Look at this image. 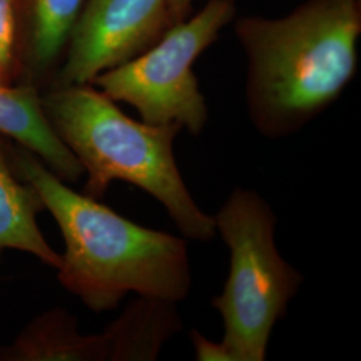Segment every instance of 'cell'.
<instances>
[{
  "label": "cell",
  "mask_w": 361,
  "mask_h": 361,
  "mask_svg": "<svg viewBox=\"0 0 361 361\" xmlns=\"http://www.w3.org/2000/svg\"><path fill=\"white\" fill-rule=\"evenodd\" d=\"M16 174L35 188L63 237L59 284L82 304L104 313L134 293L178 304L192 289L185 237L142 226L73 190L38 157L10 145Z\"/></svg>",
  "instance_id": "1"
},
{
  "label": "cell",
  "mask_w": 361,
  "mask_h": 361,
  "mask_svg": "<svg viewBox=\"0 0 361 361\" xmlns=\"http://www.w3.org/2000/svg\"><path fill=\"white\" fill-rule=\"evenodd\" d=\"M233 28L245 55L247 114L265 138L301 131L356 77L360 0H305L280 18H234Z\"/></svg>",
  "instance_id": "2"
},
{
  "label": "cell",
  "mask_w": 361,
  "mask_h": 361,
  "mask_svg": "<svg viewBox=\"0 0 361 361\" xmlns=\"http://www.w3.org/2000/svg\"><path fill=\"white\" fill-rule=\"evenodd\" d=\"M42 104L83 169V194L101 200L113 182L122 180L157 200L186 240L216 237L214 217L195 202L176 159L180 126L135 121L92 85L54 86Z\"/></svg>",
  "instance_id": "3"
},
{
  "label": "cell",
  "mask_w": 361,
  "mask_h": 361,
  "mask_svg": "<svg viewBox=\"0 0 361 361\" xmlns=\"http://www.w3.org/2000/svg\"><path fill=\"white\" fill-rule=\"evenodd\" d=\"M213 217L231 253L226 281L212 298L224 324L221 343L233 361H264L304 276L279 252L277 214L256 190L235 188Z\"/></svg>",
  "instance_id": "4"
},
{
  "label": "cell",
  "mask_w": 361,
  "mask_h": 361,
  "mask_svg": "<svg viewBox=\"0 0 361 361\" xmlns=\"http://www.w3.org/2000/svg\"><path fill=\"white\" fill-rule=\"evenodd\" d=\"M234 18L235 0H209L150 49L104 71L91 85L116 104L134 107L146 123L177 125L198 137L209 122V107L194 63Z\"/></svg>",
  "instance_id": "5"
},
{
  "label": "cell",
  "mask_w": 361,
  "mask_h": 361,
  "mask_svg": "<svg viewBox=\"0 0 361 361\" xmlns=\"http://www.w3.org/2000/svg\"><path fill=\"white\" fill-rule=\"evenodd\" d=\"M176 23L169 0H86L54 86L91 85L150 49Z\"/></svg>",
  "instance_id": "6"
},
{
  "label": "cell",
  "mask_w": 361,
  "mask_h": 361,
  "mask_svg": "<svg viewBox=\"0 0 361 361\" xmlns=\"http://www.w3.org/2000/svg\"><path fill=\"white\" fill-rule=\"evenodd\" d=\"M0 135L37 155L67 183H75L83 177V169L52 129L42 95L31 83H0Z\"/></svg>",
  "instance_id": "7"
},
{
  "label": "cell",
  "mask_w": 361,
  "mask_h": 361,
  "mask_svg": "<svg viewBox=\"0 0 361 361\" xmlns=\"http://www.w3.org/2000/svg\"><path fill=\"white\" fill-rule=\"evenodd\" d=\"M0 361H113L110 336L85 335L77 317L54 308L34 317L8 345H0Z\"/></svg>",
  "instance_id": "8"
},
{
  "label": "cell",
  "mask_w": 361,
  "mask_h": 361,
  "mask_svg": "<svg viewBox=\"0 0 361 361\" xmlns=\"http://www.w3.org/2000/svg\"><path fill=\"white\" fill-rule=\"evenodd\" d=\"M43 210L44 204L35 188L16 174L10 143L0 135V252H25L56 271L62 257L47 243L37 222Z\"/></svg>",
  "instance_id": "9"
},
{
  "label": "cell",
  "mask_w": 361,
  "mask_h": 361,
  "mask_svg": "<svg viewBox=\"0 0 361 361\" xmlns=\"http://www.w3.org/2000/svg\"><path fill=\"white\" fill-rule=\"evenodd\" d=\"M104 329L111 338L113 361H155L182 329V319L176 302L137 296Z\"/></svg>",
  "instance_id": "10"
},
{
  "label": "cell",
  "mask_w": 361,
  "mask_h": 361,
  "mask_svg": "<svg viewBox=\"0 0 361 361\" xmlns=\"http://www.w3.org/2000/svg\"><path fill=\"white\" fill-rule=\"evenodd\" d=\"M86 0H18L26 18L25 67L35 79L62 63ZM23 67V68H25Z\"/></svg>",
  "instance_id": "11"
},
{
  "label": "cell",
  "mask_w": 361,
  "mask_h": 361,
  "mask_svg": "<svg viewBox=\"0 0 361 361\" xmlns=\"http://www.w3.org/2000/svg\"><path fill=\"white\" fill-rule=\"evenodd\" d=\"M18 0H0V83L15 85L22 74Z\"/></svg>",
  "instance_id": "12"
},
{
  "label": "cell",
  "mask_w": 361,
  "mask_h": 361,
  "mask_svg": "<svg viewBox=\"0 0 361 361\" xmlns=\"http://www.w3.org/2000/svg\"><path fill=\"white\" fill-rule=\"evenodd\" d=\"M190 341L194 349V359L197 361H233L232 355L219 341H213L202 335L198 329L190 331Z\"/></svg>",
  "instance_id": "13"
},
{
  "label": "cell",
  "mask_w": 361,
  "mask_h": 361,
  "mask_svg": "<svg viewBox=\"0 0 361 361\" xmlns=\"http://www.w3.org/2000/svg\"><path fill=\"white\" fill-rule=\"evenodd\" d=\"M169 1L177 22L186 19L190 15L194 0H169Z\"/></svg>",
  "instance_id": "14"
}]
</instances>
